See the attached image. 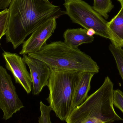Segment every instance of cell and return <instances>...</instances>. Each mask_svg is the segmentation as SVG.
I'll return each instance as SVG.
<instances>
[{
  "instance_id": "obj_1",
  "label": "cell",
  "mask_w": 123,
  "mask_h": 123,
  "mask_svg": "<svg viewBox=\"0 0 123 123\" xmlns=\"http://www.w3.org/2000/svg\"><path fill=\"white\" fill-rule=\"evenodd\" d=\"M7 43L14 49L23 44L27 36L49 19L57 18L65 12L48 0H12L8 8Z\"/></svg>"
},
{
  "instance_id": "obj_2",
  "label": "cell",
  "mask_w": 123,
  "mask_h": 123,
  "mask_svg": "<svg viewBox=\"0 0 123 123\" xmlns=\"http://www.w3.org/2000/svg\"><path fill=\"white\" fill-rule=\"evenodd\" d=\"M113 84L106 77L102 86L69 115L67 123H111L123 121L113 104Z\"/></svg>"
},
{
  "instance_id": "obj_3",
  "label": "cell",
  "mask_w": 123,
  "mask_h": 123,
  "mask_svg": "<svg viewBox=\"0 0 123 123\" xmlns=\"http://www.w3.org/2000/svg\"><path fill=\"white\" fill-rule=\"evenodd\" d=\"M28 55L43 62L53 70L90 72L95 74L99 71L97 64L90 56L61 41L46 44L39 52Z\"/></svg>"
},
{
  "instance_id": "obj_4",
  "label": "cell",
  "mask_w": 123,
  "mask_h": 123,
  "mask_svg": "<svg viewBox=\"0 0 123 123\" xmlns=\"http://www.w3.org/2000/svg\"><path fill=\"white\" fill-rule=\"evenodd\" d=\"M81 72L51 69L48 85L49 93L46 99L61 121L66 120L69 115L74 89Z\"/></svg>"
},
{
  "instance_id": "obj_5",
  "label": "cell",
  "mask_w": 123,
  "mask_h": 123,
  "mask_svg": "<svg viewBox=\"0 0 123 123\" xmlns=\"http://www.w3.org/2000/svg\"><path fill=\"white\" fill-rule=\"evenodd\" d=\"M65 13L74 23L86 30L92 29L95 34L109 39L117 47H123L122 42L110 29L108 22L89 4L82 0H65Z\"/></svg>"
},
{
  "instance_id": "obj_6",
  "label": "cell",
  "mask_w": 123,
  "mask_h": 123,
  "mask_svg": "<svg viewBox=\"0 0 123 123\" xmlns=\"http://www.w3.org/2000/svg\"><path fill=\"white\" fill-rule=\"evenodd\" d=\"M24 107L16 92L11 76L6 69L0 65V109L3 112V119H9Z\"/></svg>"
},
{
  "instance_id": "obj_7",
  "label": "cell",
  "mask_w": 123,
  "mask_h": 123,
  "mask_svg": "<svg viewBox=\"0 0 123 123\" xmlns=\"http://www.w3.org/2000/svg\"><path fill=\"white\" fill-rule=\"evenodd\" d=\"M56 18L49 19L37 27L25 41L19 54L28 55L39 51L46 44L57 27Z\"/></svg>"
},
{
  "instance_id": "obj_8",
  "label": "cell",
  "mask_w": 123,
  "mask_h": 123,
  "mask_svg": "<svg viewBox=\"0 0 123 123\" xmlns=\"http://www.w3.org/2000/svg\"><path fill=\"white\" fill-rule=\"evenodd\" d=\"M3 56L6 68L11 72L16 83L21 85L28 94L32 90V81L26 63L18 55L4 51Z\"/></svg>"
},
{
  "instance_id": "obj_9",
  "label": "cell",
  "mask_w": 123,
  "mask_h": 123,
  "mask_svg": "<svg viewBox=\"0 0 123 123\" xmlns=\"http://www.w3.org/2000/svg\"><path fill=\"white\" fill-rule=\"evenodd\" d=\"M22 59L30 70L32 94L37 95L44 87L48 86L51 69L44 62L28 55H23Z\"/></svg>"
},
{
  "instance_id": "obj_10",
  "label": "cell",
  "mask_w": 123,
  "mask_h": 123,
  "mask_svg": "<svg viewBox=\"0 0 123 123\" xmlns=\"http://www.w3.org/2000/svg\"><path fill=\"white\" fill-rule=\"evenodd\" d=\"M95 74L90 72H80L74 89L69 114L82 104L87 97L91 88V80Z\"/></svg>"
},
{
  "instance_id": "obj_11",
  "label": "cell",
  "mask_w": 123,
  "mask_h": 123,
  "mask_svg": "<svg viewBox=\"0 0 123 123\" xmlns=\"http://www.w3.org/2000/svg\"><path fill=\"white\" fill-rule=\"evenodd\" d=\"M87 30L85 29H68L63 35L64 42L68 46L74 48L84 44L91 43L93 42L94 37L87 34Z\"/></svg>"
},
{
  "instance_id": "obj_12",
  "label": "cell",
  "mask_w": 123,
  "mask_h": 123,
  "mask_svg": "<svg viewBox=\"0 0 123 123\" xmlns=\"http://www.w3.org/2000/svg\"><path fill=\"white\" fill-rule=\"evenodd\" d=\"M108 26L111 31L123 43V9L122 7L117 15L108 22Z\"/></svg>"
},
{
  "instance_id": "obj_13",
  "label": "cell",
  "mask_w": 123,
  "mask_h": 123,
  "mask_svg": "<svg viewBox=\"0 0 123 123\" xmlns=\"http://www.w3.org/2000/svg\"><path fill=\"white\" fill-rule=\"evenodd\" d=\"M92 7L105 19H107L108 13L113 8L114 5L111 0H94Z\"/></svg>"
},
{
  "instance_id": "obj_14",
  "label": "cell",
  "mask_w": 123,
  "mask_h": 123,
  "mask_svg": "<svg viewBox=\"0 0 123 123\" xmlns=\"http://www.w3.org/2000/svg\"><path fill=\"white\" fill-rule=\"evenodd\" d=\"M109 49L114 57L117 68L123 81V49L113 44H110Z\"/></svg>"
},
{
  "instance_id": "obj_15",
  "label": "cell",
  "mask_w": 123,
  "mask_h": 123,
  "mask_svg": "<svg viewBox=\"0 0 123 123\" xmlns=\"http://www.w3.org/2000/svg\"><path fill=\"white\" fill-rule=\"evenodd\" d=\"M40 115L38 118L39 123H52L51 121L50 113L51 108L49 106L45 105L42 101L40 103Z\"/></svg>"
},
{
  "instance_id": "obj_16",
  "label": "cell",
  "mask_w": 123,
  "mask_h": 123,
  "mask_svg": "<svg viewBox=\"0 0 123 123\" xmlns=\"http://www.w3.org/2000/svg\"><path fill=\"white\" fill-rule=\"evenodd\" d=\"M8 9H6L0 12V40L6 33L8 28Z\"/></svg>"
},
{
  "instance_id": "obj_17",
  "label": "cell",
  "mask_w": 123,
  "mask_h": 123,
  "mask_svg": "<svg viewBox=\"0 0 123 123\" xmlns=\"http://www.w3.org/2000/svg\"><path fill=\"white\" fill-rule=\"evenodd\" d=\"M113 104L123 113V92L120 90H114Z\"/></svg>"
},
{
  "instance_id": "obj_18",
  "label": "cell",
  "mask_w": 123,
  "mask_h": 123,
  "mask_svg": "<svg viewBox=\"0 0 123 123\" xmlns=\"http://www.w3.org/2000/svg\"><path fill=\"white\" fill-rule=\"evenodd\" d=\"M12 0H0V10H4L9 6Z\"/></svg>"
},
{
  "instance_id": "obj_19",
  "label": "cell",
  "mask_w": 123,
  "mask_h": 123,
  "mask_svg": "<svg viewBox=\"0 0 123 123\" xmlns=\"http://www.w3.org/2000/svg\"><path fill=\"white\" fill-rule=\"evenodd\" d=\"M87 34L90 37H92L95 34V31L94 30L92 29L87 30Z\"/></svg>"
},
{
  "instance_id": "obj_20",
  "label": "cell",
  "mask_w": 123,
  "mask_h": 123,
  "mask_svg": "<svg viewBox=\"0 0 123 123\" xmlns=\"http://www.w3.org/2000/svg\"><path fill=\"white\" fill-rule=\"evenodd\" d=\"M118 1L120 2V3L121 4V7L123 9V0H118Z\"/></svg>"
},
{
  "instance_id": "obj_21",
  "label": "cell",
  "mask_w": 123,
  "mask_h": 123,
  "mask_svg": "<svg viewBox=\"0 0 123 123\" xmlns=\"http://www.w3.org/2000/svg\"></svg>"
},
{
  "instance_id": "obj_22",
  "label": "cell",
  "mask_w": 123,
  "mask_h": 123,
  "mask_svg": "<svg viewBox=\"0 0 123 123\" xmlns=\"http://www.w3.org/2000/svg\"></svg>"
}]
</instances>
